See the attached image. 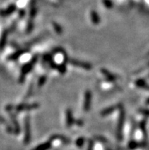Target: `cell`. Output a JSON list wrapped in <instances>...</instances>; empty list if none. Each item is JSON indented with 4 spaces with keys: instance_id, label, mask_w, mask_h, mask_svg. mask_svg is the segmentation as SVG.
Here are the masks:
<instances>
[{
    "instance_id": "cell-1",
    "label": "cell",
    "mask_w": 149,
    "mask_h": 150,
    "mask_svg": "<svg viewBox=\"0 0 149 150\" xmlns=\"http://www.w3.org/2000/svg\"><path fill=\"white\" fill-rule=\"evenodd\" d=\"M48 148H49V145L44 144V145H42L41 146L37 148L35 150H47Z\"/></svg>"
}]
</instances>
